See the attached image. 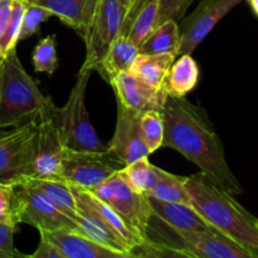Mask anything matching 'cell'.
Here are the masks:
<instances>
[{
    "label": "cell",
    "instance_id": "6da1fadb",
    "mask_svg": "<svg viewBox=\"0 0 258 258\" xmlns=\"http://www.w3.org/2000/svg\"><path fill=\"white\" fill-rule=\"evenodd\" d=\"M161 115L165 126L163 146L180 153L224 190L233 196L243 193L227 163L221 138L203 108L185 97L168 95Z\"/></svg>",
    "mask_w": 258,
    "mask_h": 258
},
{
    "label": "cell",
    "instance_id": "7a4b0ae2",
    "mask_svg": "<svg viewBox=\"0 0 258 258\" xmlns=\"http://www.w3.org/2000/svg\"><path fill=\"white\" fill-rule=\"evenodd\" d=\"M191 206L208 223L258 257L257 219L238 203L233 194L214 184L203 173L185 176Z\"/></svg>",
    "mask_w": 258,
    "mask_h": 258
},
{
    "label": "cell",
    "instance_id": "3957f363",
    "mask_svg": "<svg viewBox=\"0 0 258 258\" xmlns=\"http://www.w3.org/2000/svg\"><path fill=\"white\" fill-rule=\"evenodd\" d=\"M50 101L24 70L17 49L7 53L0 63V128L37 122Z\"/></svg>",
    "mask_w": 258,
    "mask_h": 258
},
{
    "label": "cell",
    "instance_id": "277c9868",
    "mask_svg": "<svg viewBox=\"0 0 258 258\" xmlns=\"http://www.w3.org/2000/svg\"><path fill=\"white\" fill-rule=\"evenodd\" d=\"M91 72L92 71L81 68L64 106L59 108L52 106L53 121L60 141L66 149L71 150L100 151L107 149V145L98 139L86 107V92Z\"/></svg>",
    "mask_w": 258,
    "mask_h": 258
},
{
    "label": "cell",
    "instance_id": "5b68a950",
    "mask_svg": "<svg viewBox=\"0 0 258 258\" xmlns=\"http://www.w3.org/2000/svg\"><path fill=\"white\" fill-rule=\"evenodd\" d=\"M88 191L110 206L131 231L141 241H145L153 211L146 197L131 189L118 175V171L98 185L88 189Z\"/></svg>",
    "mask_w": 258,
    "mask_h": 258
},
{
    "label": "cell",
    "instance_id": "8992f818",
    "mask_svg": "<svg viewBox=\"0 0 258 258\" xmlns=\"http://www.w3.org/2000/svg\"><path fill=\"white\" fill-rule=\"evenodd\" d=\"M125 166L126 164L108 149L100 151H77L64 148L60 179L71 185L88 190Z\"/></svg>",
    "mask_w": 258,
    "mask_h": 258
},
{
    "label": "cell",
    "instance_id": "52a82bcc",
    "mask_svg": "<svg viewBox=\"0 0 258 258\" xmlns=\"http://www.w3.org/2000/svg\"><path fill=\"white\" fill-rule=\"evenodd\" d=\"M35 135L37 122L0 128V183L15 185L32 178Z\"/></svg>",
    "mask_w": 258,
    "mask_h": 258
},
{
    "label": "cell",
    "instance_id": "ba28073f",
    "mask_svg": "<svg viewBox=\"0 0 258 258\" xmlns=\"http://www.w3.org/2000/svg\"><path fill=\"white\" fill-rule=\"evenodd\" d=\"M127 8L120 0H100L85 37L86 59L82 70L96 71L111 43L125 25Z\"/></svg>",
    "mask_w": 258,
    "mask_h": 258
},
{
    "label": "cell",
    "instance_id": "9c48e42d",
    "mask_svg": "<svg viewBox=\"0 0 258 258\" xmlns=\"http://www.w3.org/2000/svg\"><path fill=\"white\" fill-rule=\"evenodd\" d=\"M169 228L176 237L171 242V246L183 251L189 258H257L256 253L216 227L206 231H178L171 227Z\"/></svg>",
    "mask_w": 258,
    "mask_h": 258
},
{
    "label": "cell",
    "instance_id": "30bf717a",
    "mask_svg": "<svg viewBox=\"0 0 258 258\" xmlns=\"http://www.w3.org/2000/svg\"><path fill=\"white\" fill-rule=\"evenodd\" d=\"M13 186L19 207L20 223L30 224L38 231L71 229L77 232L75 221L58 211L28 178Z\"/></svg>",
    "mask_w": 258,
    "mask_h": 258
},
{
    "label": "cell",
    "instance_id": "8fae6325",
    "mask_svg": "<svg viewBox=\"0 0 258 258\" xmlns=\"http://www.w3.org/2000/svg\"><path fill=\"white\" fill-rule=\"evenodd\" d=\"M241 2L243 0H201L191 14L180 19L179 55L191 54L213 28Z\"/></svg>",
    "mask_w": 258,
    "mask_h": 258
},
{
    "label": "cell",
    "instance_id": "7c38bea8",
    "mask_svg": "<svg viewBox=\"0 0 258 258\" xmlns=\"http://www.w3.org/2000/svg\"><path fill=\"white\" fill-rule=\"evenodd\" d=\"M53 101H50L45 112L37 121L32 178L60 179L64 146L53 121Z\"/></svg>",
    "mask_w": 258,
    "mask_h": 258
},
{
    "label": "cell",
    "instance_id": "4fadbf2b",
    "mask_svg": "<svg viewBox=\"0 0 258 258\" xmlns=\"http://www.w3.org/2000/svg\"><path fill=\"white\" fill-rule=\"evenodd\" d=\"M116 100L133 112L143 115L146 111H161L168 98L165 88H155L128 71L121 72L110 81Z\"/></svg>",
    "mask_w": 258,
    "mask_h": 258
},
{
    "label": "cell",
    "instance_id": "5bb4252c",
    "mask_svg": "<svg viewBox=\"0 0 258 258\" xmlns=\"http://www.w3.org/2000/svg\"><path fill=\"white\" fill-rule=\"evenodd\" d=\"M108 150L127 164L150 155L143 140L140 130V116L117 102V120Z\"/></svg>",
    "mask_w": 258,
    "mask_h": 258
},
{
    "label": "cell",
    "instance_id": "9a60e30c",
    "mask_svg": "<svg viewBox=\"0 0 258 258\" xmlns=\"http://www.w3.org/2000/svg\"><path fill=\"white\" fill-rule=\"evenodd\" d=\"M40 237L54 243L64 258H127L126 253L112 251L105 246L96 243L80 232L71 229L57 231H39Z\"/></svg>",
    "mask_w": 258,
    "mask_h": 258
},
{
    "label": "cell",
    "instance_id": "2e32d148",
    "mask_svg": "<svg viewBox=\"0 0 258 258\" xmlns=\"http://www.w3.org/2000/svg\"><path fill=\"white\" fill-rule=\"evenodd\" d=\"M33 4L45 8L53 14L75 29L82 39L87 34L88 27L93 19L100 0H29Z\"/></svg>",
    "mask_w": 258,
    "mask_h": 258
},
{
    "label": "cell",
    "instance_id": "e0dca14e",
    "mask_svg": "<svg viewBox=\"0 0 258 258\" xmlns=\"http://www.w3.org/2000/svg\"><path fill=\"white\" fill-rule=\"evenodd\" d=\"M145 197L154 217L171 228L178 231H206L213 227L193 206L159 201L149 196Z\"/></svg>",
    "mask_w": 258,
    "mask_h": 258
},
{
    "label": "cell",
    "instance_id": "ac0fdd59",
    "mask_svg": "<svg viewBox=\"0 0 258 258\" xmlns=\"http://www.w3.org/2000/svg\"><path fill=\"white\" fill-rule=\"evenodd\" d=\"M76 203H77V217L75 219V223L77 226V232L101 246L130 256L126 244L108 228L107 224L96 214V212H93L87 204L78 199H76Z\"/></svg>",
    "mask_w": 258,
    "mask_h": 258
},
{
    "label": "cell",
    "instance_id": "d6986e66",
    "mask_svg": "<svg viewBox=\"0 0 258 258\" xmlns=\"http://www.w3.org/2000/svg\"><path fill=\"white\" fill-rule=\"evenodd\" d=\"M70 186L72 189L75 198L83 202L85 204H87L93 212H96V214L107 224L108 228L126 244V247L128 248V252H131V249L134 247L138 246V244H140L143 242L131 231L130 227L125 223V221L110 206H107L105 202L98 199L97 197H95L91 191L86 190V189L78 188V186L71 185V184Z\"/></svg>",
    "mask_w": 258,
    "mask_h": 258
},
{
    "label": "cell",
    "instance_id": "ffe728a7",
    "mask_svg": "<svg viewBox=\"0 0 258 258\" xmlns=\"http://www.w3.org/2000/svg\"><path fill=\"white\" fill-rule=\"evenodd\" d=\"M139 54V48L128 39L127 35L120 33L111 43L107 53L96 71L100 72V75L110 83V81L118 73L130 70Z\"/></svg>",
    "mask_w": 258,
    "mask_h": 258
},
{
    "label": "cell",
    "instance_id": "44dd1931",
    "mask_svg": "<svg viewBox=\"0 0 258 258\" xmlns=\"http://www.w3.org/2000/svg\"><path fill=\"white\" fill-rule=\"evenodd\" d=\"M199 81V66L191 54H180L175 58L166 77L168 95L185 97L194 90Z\"/></svg>",
    "mask_w": 258,
    "mask_h": 258
},
{
    "label": "cell",
    "instance_id": "7402d4cb",
    "mask_svg": "<svg viewBox=\"0 0 258 258\" xmlns=\"http://www.w3.org/2000/svg\"><path fill=\"white\" fill-rule=\"evenodd\" d=\"M175 58L173 54H139L128 72L153 87L165 88L166 77Z\"/></svg>",
    "mask_w": 258,
    "mask_h": 258
},
{
    "label": "cell",
    "instance_id": "603a6c76",
    "mask_svg": "<svg viewBox=\"0 0 258 258\" xmlns=\"http://www.w3.org/2000/svg\"><path fill=\"white\" fill-rule=\"evenodd\" d=\"M180 32L176 20L169 19L160 23L139 47L140 54H173L179 55Z\"/></svg>",
    "mask_w": 258,
    "mask_h": 258
},
{
    "label": "cell",
    "instance_id": "cb8c5ba5",
    "mask_svg": "<svg viewBox=\"0 0 258 258\" xmlns=\"http://www.w3.org/2000/svg\"><path fill=\"white\" fill-rule=\"evenodd\" d=\"M28 180L55 207L59 212L75 221L77 217V203L70 184L62 179L28 178Z\"/></svg>",
    "mask_w": 258,
    "mask_h": 258
},
{
    "label": "cell",
    "instance_id": "d4e9b609",
    "mask_svg": "<svg viewBox=\"0 0 258 258\" xmlns=\"http://www.w3.org/2000/svg\"><path fill=\"white\" fill-rule=\"evenodd\" d=\"M148 158L149 156L138 159L118 171V175L131 189L144 196L155 188L160 170V168L153 165Z\"/></svg>",
    "mask_w": 258,
    "mask_h": 258
},
{
    "label": "cell",
    "instance_id": "484cf974",
    "mask_svg": "<svg viewBox=\"0 0 258 258\" xmlns=\"http://www.w3.org/2000/svg\"><path fill=\"white\" fill-rule=\"evenodd\" d=\"M146 196L153 197L164 202L173 203H183L191 206L190 197L185 186V176H178L160 169L159 170V180L155 188Z\"/></svg>",
    "mask_w": 258,
    "mask_h": 258
},
{
    "label": "cell",
    "instance_id": "4316f807",
    "mask_svg": "<svg viewBox=\"0 0 258 258\" xmlns=\"http://www.w3.org/2000/svg\"><path fill=\"white\" fill-rule=\"evenodd\" d=\"M140 130L149 153L153 154L163 146L165 126L161 111H146L140 116Z\"/></svg>",
    "mask_w": 258,
    "mask_h": 258
},
{
    "label": "cell",
    "instance_id": "83f0119b",
    "mask_svg": "<svg viewBox=\"0 0 258 258\" xmlns=\"http://www.w3.org/2000/svg\"><path fill=\"white\" fill-rule=\"evenodd\" d=\"M27 4L28 0H13L9 22H8L4 34L0 39V53L3 55L9 53L10 50L17 49V44L20 40V30H22L23 17H24Z\"/></svg>",
    "mask_w": 258,
    "mask_h": 258
},
{
    "label": "cell",
    "instance_id": "f1b7e54d",
    "mask_svg": "<svg viewBox=\"0 0 258 258\" xmlns=\"http://www.w3.org/2000/svg\"><path fill=\"white\" fill-rule=\"evenodd\" d=\"M32 59L35 72H44L48 75H53L57 71L58 57L55 35H48L37 43V45L33 49Z\"/></svg>",
    "mask_w": 258,
    "mask_h": 258
},
{
    "label": "cell",
    "instance_id": "f546056e",
    "mask_svg": "<svg viewBox=\"0 0 258 258\" xmlns=\"http://www.w3.org/2000/svg\"><path fill=\"white\" fill-rule=\"evenodd\" d=\"M130 257H149V258H169V257H186L180 249L164 242L154 241L146 238L140 244L134 247L130 252Z\"/></svg>",
    "mask_w": 258,
    "mask_h": 258
},
{
    "label": "cell",
    "instance_id": "4dcf8cb0",
    "mask_svg": "<svg viewBox=\"0 0 258 258\" xmlns=\"http://www.w3.org/2000/svg\"><path fill=\"white\" fill-rule=\"evenodd\" d=\"M19 223V207L14 186L0 183V224L18 228Z\"/></svg>",
    "mask_w": 258,
    "mask_h": 258
},
{
    "label": "cell",
    "instance_id": "1f68e13d",
    "mask_svg": "<svg viewBox=\"0 0 258 258\" xmlns=\"http://www.w3.org/2000/svg\"><path fill=\"white\" fill-rule=\"evenodd\" d=\"M50 17H53L52 13L45 8L40 7V5L33 4L28 0L27 8H25L24 17H23V24L22 30H20L19 39H27V38L33 37L39 32L40 24L47 22Z\"/></svg>",
    "mask_w": 258,
    "mask_h": 258
},
{
    "label": "cell",
    "instance_id": "d6a6232c",
    "mask_svg": "<svg viewBox=\"0 0 258 258\" xmlns=\"http://www.w3.org/2000/svg\"><path fill=\"white\" fill-rule=\"evenodd\" d=\"M194 0H159V24L173 19L179 22Z\"/></svg>",
    "mask_w": 258,
    "mask_h": 258
},
{
    "label": "cell",
    "instance_id": "836d02e7",
    "mask_svg": "<svg viewBox=\"0 0 258 258\" xmlns=\"http://www.w3.org/2000/svg\"><path fill=\"white\" fill-rule=\"evenodd\" d=\"M17 231V227L0 224V258L27 257L20 253L14 246V234Z\"/></svg>",
    "mask_w": 258,
    "mask_h": 258
},
{
    "label": "cell",
    "instance_id": "e575fe53",
    "mask_svg": "<svg viewBox=\"0 0 258 258\" xmlns=\"http://www.w3.org/2000/svg\"><path fill=\"white\" fill-rule=\"evenodd\" d=\"M30 258H64L63 257L62 252L59 251L57 246L54 243H52L50 241H48L44 237H40L39 244H38L37 249L33 252L32 254H29Z\"/></svg>",
    "mask_w": 258,
    "mask_h": 258
},
{
    "label": "cell",
    "instance_id": "d590c367",
    "mask_svg": "<svg viewBox=\"0 0 258 258\" xmlns=\"http://www.w3.org/2000/svg\"><path fill=\"white\" fill-rule=\"evenodd\" d=\"M13 0H0V39L5 32L8 22H9L10 13H12Z\"/></svg>",
    "mask_w": 258,
    "mask_h": 258
},
{
    "label": "cell",
    "instance_id": "8d00e7d4",
    "mask_svg": "<svg viewBox=\"0 0 258 258\" xmlns=\"http://www.w3.org/2000/svg\"><path fill=\"white\" fill-rule=\"evenodd\" d=\"M249 4V7L252 8V10H253L254 14L258 17V0H247Z\"/></svg>",
    "mask_w": 258,
    "mask_h": 258
},
{
    "label": "cell",
    "instance_id": "74e56055",
    "mask_svg": "<svg viewBox=\"0 0 258 258\" xmlns=\"http://www.w3.org/2000/svg\"><path fill=\"white\" fill-rule=\"evenodd\" d=\"M121 3H122L123 5H125L126 8H128V5H130V3H131V0H120Z\"/></svg>",
    "mask_w": 258,
    "mask_h": 258
},
{
    "label": "cell",
    "instance_id": "f35d334b",
    "mask_svg": "<svg viewBox=\"0 0 258 258\" xmlns=\"http://www.w3.org/2000/svg\"><path fill=\"white\" fill-rule=\"evenodd\" d=\"M3 57H4V55H3L2 53H0V63H2V60H3Z\"/></svg>",
    "mask_w": 258,
    "mask_h": 258
},
{
    "label": "cell",
    "instance_id": "ab89813d",
    "mask_svg": "<svg viewBox=\"0 0 258 258\" xmlns=\"http://www.w3.org/2000/svg\"><path fill=\"white\" fill-rule=\"evenodd\" d=\"M257 223H258V219H257Z\"/></svg>",
    "mask_w": 258,
    "mask_h": 258
}]
</instances>
